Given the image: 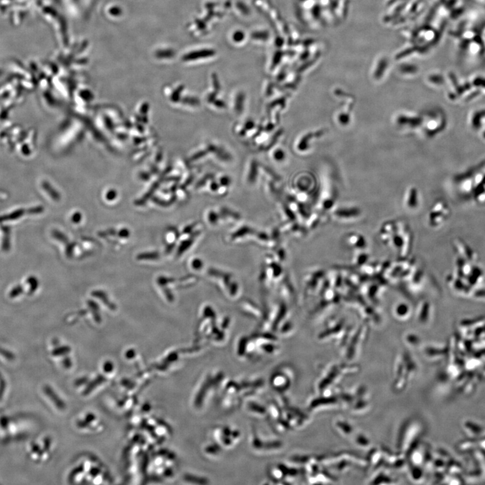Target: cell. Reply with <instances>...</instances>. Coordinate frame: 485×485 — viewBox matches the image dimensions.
Segmentation results:
<instances>
[{
	"mask_svg": "<svg viewBox=\"0 0 485 485\" xmlns=\"http://www.w3.org/2000/svg\"><path fill=\"white\" fill-rule=\"evenodd\" d=\"M88 304L90 309L92 310V313H93L94 319L99 322L101 321V315H100L99 311H98V305L92 301H88Z\"/></svg>",
	"mask_w": 485,
	"mask_h": 485,
	"instance_id": "obj_2",
	"label": "cell"
},
{
	"mask_svg": "<svg viewBox=\"0 0 485 485\" xmlns=\"http://www.w3.org/2000/svg\"><path fill=\"white\" fill-rule=\"evenodd\" d=\"M92 295H93L94 297H97V298L99 299L100 300H101L102 302L104 303V304H105V306H107L109 309L111 310L116 309V306H115V305L114 304H112V303L109 301V299L107 298V295H106L105 293H103V292L101 291H95L92 293Z\"/></svg>",
	"mask_w": 485,
	"mask_h": 485,
	"instance_id": "obj_1",
	"label": "cell"
},
{
	"mask_svg": "<svg viewBox=\"0 0 485 485\" xmlns=\"http://www.w3.org/2000/svg\"><path fill=\"white\" fill-rule=\"evenodd\" d=\"M158 257H159L158 253H146V254H140L137 256V260H156Z\"/></svg>",
	"mask_w": 485,
	"mask_h": 485,
	"instance_id": "obj_3",
	"label": "cell"
},
{
	"mask_svg": "<svg viewBox=\"0 0 485 485\" xmlns=\"http://www.w3.org/2000/svg\"><path fill=\"white\" fill-rule=\"evenodd\" d=\"M119 235L122 237H128L130 235V232L128 230L123 229L119 233Z\"/></svg>",
	"mask_w": 485,
	"mask_h": 485,
	"instance_id": "obj_4",
	"label": "cell"
}]
</instances>
